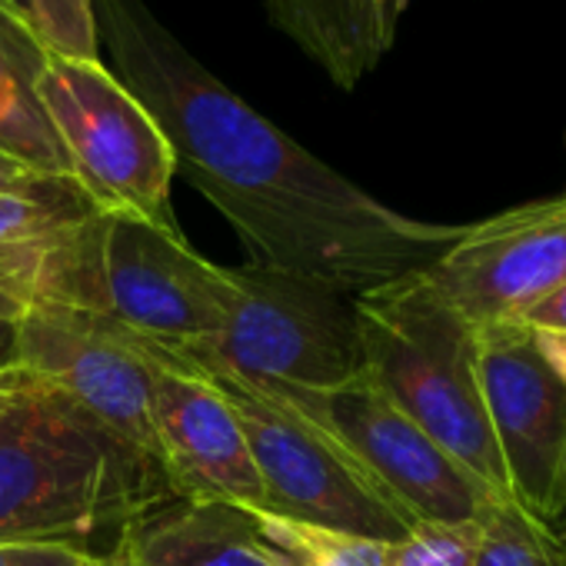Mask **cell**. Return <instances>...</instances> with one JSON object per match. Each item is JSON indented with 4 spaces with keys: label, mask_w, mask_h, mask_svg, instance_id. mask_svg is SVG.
I'll return each instance as SVG.
<instances>
[{
    "label": "cell",
    "mask_w": 566,
    "mask_h": 566,
    "mask_svg": "<svg viewBox=\"0 0 566 566\" xmlns=\"http://www.w3.org/2000/svg\"><path fill=\"white\" fill-rule=\"evenodd\" d=\"M114 74L167 134L184 174L243 237L253 263L350 297L427 270L460 227L403 217L314 157L217 81L144 0H94Z\"/></svg>",
    "instance_id": "6da1fadb"
},
{
    "label": "cell",
    "mask_w": 566,
    "mask_h": 566,
    "mask_svg": "<svg viewBox=\"0 0 566 566\" xmlns=\"http://www.w3.org/2000/svg\"><path fill=\"white\" fill-rule=\"evenodd\" d=\"M167 473L74 400L21 370L0 417V543L81 546L174 500ZM117 539V543H120Z\"/></svg>",
    "instance_id": "7a4b0ae2"
},
{
    "label": "cell",
    "mask_w": 566,
    "mask_h": 566,
    "mask_svg": "<svg viewBox=\"0 0 566 566\" xmlns=\"http://www.w3.org/2000/svg\"><path fill=\"white\" fill-rule=\"evenodd\" d=\"M230 266L203 260L177 227L91 213L54 250L41 297L101 314L154 347H190L227 327Z\"/></svg>",
    "instance_id": "3957f363"
},
{
    "label": "cell",
    "mask_w": 566,
    "mask_h": 566,
    "mask_svg": "<svg viewBox=\"0 0 566 566\" xmlns=\"http://www.w3.org/2000/svg\"><path fill=\"white\" fill-rule=\"evenodd\" d=\"M364 374L496 503H513L510 480L483 410L476 327L420 273L354 297Z\"/></svg>",
    "instance_id": "277c9868"
},
{
    "label": "cell",
    "mask_w": 566,
    "mask_h": 566,
    "mask_svg": "<svg viewBox=\"0 0 566 566\" xmlns=\"http://www.w3.org/2000/svg\"><path fill=\"white\" fill-rule=\"evenodd\" d=\"M230 276L237 297L227 327L203 344L160 350L250 384L327 390L364 374L350 294L263 263L230 266Z\"/></svg>",
    "instance_id": "5b68a950"
},
{
    "label": "cell",
    "mask_w": 566,
    "mask_h": 566,
    "mask_svg": "<svg viewBox=\"0 0 566 566\" xmlns=\"http://www.w3.org/2000/svg\"><path fill=\"white\" fill-rule=\"evenodd\" d=\"M243 384L311 423L417 523H480L496 506L490 490L423 433L367 374L327 390L270 380Z\"/></svg>",
    "instance_id": "8992f818"
},
{
    "label": "cell",
    "mask_w": 566,
    "mask_h": 566,
    "mask_svg": "<svg viewBox=\"0 0 566 566\" xmlns=\"http://www.w3.org/2000/svg\"><path fill=\"white\" fill-rule=\"evenodd\" d=\"M38 97L67 154L71 177L101 213L177 227L170 213L174 147L154 114L104 61L48 54Z\"/></svg>",
    "instance_id": "52a82bcc"
},
{
    "label": "cell",
    "mask_w": 566,
    "mask_h": 566,
    "mask_svg": "<svg viewBox=\"0 0 566 566\" xmlns=\"http://www.w3.org/2000/svg\"><path fill=\"white\" fill-rule=\"evenodd\" d=\"M167 357L207 377L233 407V417L266 490V513L380 543H400L403 536H410L417 520L400 510L380 486H374L311 423L217 367H203L174 354Z\"/></svg>",
    "instance_id": "ba28073f"
},
{
    "label": "cell",
    "mask_w": 566,
    "mask_h": 566,
    "mask_svg": "<svg viewBox=\"0 0 566 566\" xmlns=\"http://www.w3.org/2000/svg\"><path fill=\"white\" fill-rule=\"evenodd\" d=\"M21 364L160 467L150 410L154 360L140 337L81 307L31 304L21 317Z\"/></svg>",
    "instance_id": "9c48e42d"
},
{
    "label": "cell",
    "mask_w": 566,
    "mask_h": 566,
    "mask_svg": "<svg viewBox=\"0 0 566 566\" xmlns=\"http://www.w3.org/2000/svg\"><path fill=\"white\" fill-rule=\"evenodd\" d=\"M423 276L476 331L516 321L566 280V193L460 227Z\"/></svg>",
    "instance_id": "30bf717a"
},
{
    "label": "cell",
    "mask_w": 566,
    "mask_h": 566,
    "mask_svg": "<svg viewBox=\"0 0 566 566\" xmlns=\"http://www.w3.org/2000/svg\"><path fill=\"white\" fill-rule=\"evenodd\" d=\"M476 370L510 496L526 513L553 523L566 510V387L536 357L530 331L513 321L476 331Z\"/></svg>",
    "instance_id": "8fae6325"
},
{
    "label": "cell",
    "mask_w": 566,
    "mask_h": 566,
    "mask_svg": "<svg viewBox=\"0 0 566 566\" xmlns=\"http://www.w3.org/2000/svg\"><path fill=\"white\" fill-rule=\"evenodd\" d=\"M154 360V433L160 467L180 500L230 503L266 513V490L253 467L227 397L197 370L144 340Z\"/></svg>",
    "instance_id": "7c38bea8"
},
{
    "label": "cell",
    "mask_w": 566,
    "mask_h": 566,
    "mask_svg": "<svg viewBox=\"0 0 566 566\" xmlns=\"http://www.w3.org/2000/svg\"><path fill=\"white\" fill-rule=\"evenodd\" d=\"M114 553L127 566H287V556L263 539L253 510L193 500L144 516Z\"/></svg>",
    "instance_id": "4fadbf2b"
},
{
    "label": "cell",
    "mask_w": 566,
    "mask_h": 566,
    "mask_svg": "<svg viewBox=\"0 0 566 566\" xmlns=\"http://www.w3.org/2000/svg\"><path fill=\"white\" fill-rule=\"evenodd\" d=\"M97 207L74 177H54L28 193H0V291L31 307L54 250Z\"/></svg>",
    "instance_id": "5bb4252c"
},
{
    "label": "cell",
    "mask_w": 566,
    "mask_h": 566,
    "mask_svg": "<svg viewBox=\"0 0 566 566\" xmlns=\"http://www.w3.org/2000/svg\"><path fill=\"white\" fill-rule=\"evenodd\" d=\"M48 51L34 28L0 0V150L54 177H71L67 154L41 107L38 77Z\"/></svg>",
    "instance_id": "9a60e30c"
},
{
    "label": "cell",
    "mask_w": 566,
    "mask_h": 566,
    "mask_svg": "<svg viewBox=\"0 0 566 566\" xmlns=\"http://www.w3.org/2000/svg\"><path fill=\"white\" fill-rule=\"evenodd\" d=\"M304 54L340 91H354L384 57L374 31V0H311Z\"/></svg>",
    "instance_id": "2e32d148"
},
{
    "label": "cell",
    "mask_w": 566,
    "mask_h": 566,
    "mask_svg": "<svg viewBox=\"0 0 566 566\" xmlns=\"http://www.w3.org/2000/svg\"><path fill=\"white\" fill-rule=\"evenodd\" d=\"M473 566H566V536L516 503H496L480 520Z\"/></svg>",
    "instance_id": "e0dca14e"
},
{
    "label": "cell",
    "mask_w": 566,
    "mask_h": 566,
    "mask_svg": "<svg viewBox=\"0 0 566 566\" xmlns=\"http://www.w3.org/2000/svg\"><path fill=\"white\" fill-rule=\"evenodd\" d=\"M253 520L263 539L287 556V566H390L394 543L283 520L273 513H253Z\"/></svg>",
    "instance_id": "ac0fdd59"
},
{
    "label": "cell",
    "mask_w": 566,
    "mask_h": 566,
    "mask_svg": "<svg viewBox=\"0 0 566 566\" xmlns=\"http://www.w3.org/2000/svg\"><path fill=\"white\" fill-rule=\"evenodd\" d=\"M31 28L54 57L101 61L94 0H31Z\"/></svg>",
    "instance_id": "d6986e66"
},
{
    "label": "cell",
    "mask_w": 566,
    "mask_h": 566,
    "mask_svg": "<svg viewBox=\"0 0 566 566\" xmlns=\"http://www.w3.org/2000/svg\"><path fill=\"white\" fill-rule=\"evenodd\" d=\"M480 523H417L390 546V566H473Z\"/></svg>",
    "instance_id": "ffe728a7"
},
{
    "label": "cell",
    "mask_w": 566,
    "mask_h": 566,
    "mask_svg": "<svg viewBox=\"0 0 566 566\" xmlns=\"http://www.w3.org/2000/svg\"><path fill=\"white\" fill-rule=\"evenodd\" d=\"M0 566H127L117 553H91L67 543H0Z\"/></svg>",
    "instance_id": "44dd1931"
},
{
    "label": "cell",
    "mask_w": 566,
    "mask_h": 566,
    "mask_svg": "<svg viewBox=\"0 0 566 566\" xmlns=\"http://www.w3.org/2000/svg\"><path fill=\"white\" fill-rule=\"evenodd\" d=\"M513 324L526 331H566V280L553 287L543 301H536L530 311H523Z\"/></svg>",
    "instance_id": "7402d4cb"
},
{
    "label": "cell",
    "mask_w": 566,
    "mask_h": 566,
    "mask_svg": "<svg viewBox=\"0 0 566 566\" xmlns=\"http://www.w3.org/2000/svg\"><path fill=\"white\" fill-rule=\"evenodd\" d=\"M536 357L566 387V331H530Z\"/></svg>",
    "instance_id": "603a6c76"
},
{
    "label": "cell",
    "mask_w": 566,
    "mask_h": 566,
    "mask_svg": "<svg viewBox=\"0 0 566 566\" xmlns=\"http://www.w3.org/2000/svg\"><path fill=\"white\" fill-rule=\"evenodd\" d=\"M403 11H407V0H374V31H377L380 54H387L394 48Z\"/></svg>",
    "instance_id": "cb8c5ba5"
},
{
    "label": "cell",
    "mask_w": 566,
    "mask_h": 566,
    "mask_svg": "<svg viewBox=\"0 0 566 566\" xmlns=\"http://www.w3.org/2000/svg\"><path fill=\"white\" fill-rule=\"evenodd\" d=\"M24 370L21 364V321L0 317V377Z\"/></svg>",
    "instance_id": "d4e9b609"
},
{
    "label": "cell",
    "mask_w": 566,
    "mask_h": 566,
    "mask_svg": "<svg viewBox=\"0 0 566 566\" xmlns=\"http://www.w3.org/2000/svg\"><path fill=\"white\" fill-rule=\"evenodd\" d=\"M24 304L18 301V297H11V294H4L0 291V317H11V321H21L24 317Z\"/></svg>",
    "instance_id": "484cf974"
},
{
    "label": "cell",
    "mask_w": 566,
    "mask_h": 566,
    "mask_svg": "<svg viewBox=\"0 0 566 566\" xmlns=\"http://www.w3.org/2000/svg\"><path fill=\"white\" fill-rule=\"evenodd\" d=\"M18 374H21V370H18ZM18 374L0 377V417H4V410H8V403H11V394H14V380H18Z\"/></svg>",
    "instance_id": "4316f807"
},
{
    "label": "cell",
    "mask_w": 566,
    "mask_h": 566,
    "mask_svg": "<svg viewBox=\"0 0 566 566\" xmlns=\"http://www.w3.org/2000/svg\"><path fill=\"white\" fill-rule=\"evenodd\" d=\"M8 4H11V8L28 21V24H31V0H8Z\"/></svg>",
    "instance_id": "83f0119b"
},
{
    "label": "cell",
    "mask_w": 566,
    "mask_h": 566,
    "mask_svg": "<svg viewBox=\"0 0 566 566\" xmlns=\"http://www.w3.org/2000/svg\"><path fill=\"white\" fill-rule=\"evenodd\" d=\"M563 503H566V450H563Z\"/></svg>",
    "instance_id": "f1b7e54d"
},
{
    "label": "cell",
    "mask_w": 566,
    "mask_h": 566,
    "mask_svg": "<svg viewBox=\"0 0 566 566\" xmlns=\"http://www.w3.org/2000/svg\"><path fill=\"white\" fill-rule=\"evenodd\" d=\"M563 193H566V187H563Z\"/></svg>",
    "instance_id": "f546056e"
}]
</instances>
